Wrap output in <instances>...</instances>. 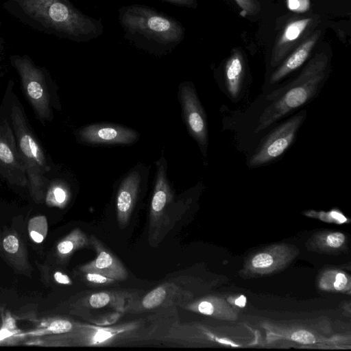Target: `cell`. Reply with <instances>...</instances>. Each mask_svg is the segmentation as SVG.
Listing matches in <instances>:
<instances>
[{
	"label": "cell",
	"mask_w": 351,
	"mask_h": 351,
	"mask_svg": "<svg viewBox=\"0 0 351 351\" xmlns=\"http://www.w3.org/2000/svg\"><path fill=\"white\" fill-rule=\"evenodd\" d=\"M273 262V258L269 254L261 253L254 256L252 264L256 268H265L270 266Z\"/></svg>",
	"instance_id": "obj_28"
},
{
	"label": "cell",
	"mask_w": 351,
	"mask_h": 351,
	"mask_svg": "<svg viewBox=\"0 0 351 351\" xmlns=\"http://www.w3.org/2000/svg\"><path fill=\"white\" fill-rule=\"evenodd\" d=\"M288 8L295 12H306L310 8V0H287Z\"/></svg>",
	"instance_id": "obj_27"
},
{
	"label": "cell",
	"mask_w": 351,
	"mask_h": 351,
	"mask_svg": "<svg viewBox=\"0 0 351 351\" xmlns=\"http://www.w3.org/2000/svg\"><path fill=\"white\" fill-rule=\"evenodd\" d=\"M345 241V236L341 232L330 234L326 239L327 244L332 247H340Z\"/></svg>",
	"instance_id": "obj_29"
},
{
	"label": "cell",
	"mask_w": 351,
	"mask_h": 351,
	"mask_svg": "<svg viewBox=\"0 0 351 351\" xmlns=\"http://www.w3.org/2000/svg\"><path fill=\"white\" fill-rule=\"evenodd\" d=\"M245 15H254L260 10L258 0H234Z\"/></svg>",
	"instance_id": "obj_25"
},
{
	"label": "cell",
	"mask_w": 351,
	"mask_h": 351,
	"mask_svg": "<svg viewBox=\"0 0 351 351\" xmlns=\"http://www.w3.org/2000/svg\"><path fill=\"white\" fill-rule=\"evenodd\" d=\"M87 234L80 228L73 229L56 245V254L61 261L68 259L76 250L90 245Z\"/></svg>",
	"instance_id": "obj_20"
},
{
	"label": "cell",
	"mask_w": 351,
	"mask_h": 351,
	"mask_svg": "<svg viewBox=\"0 0 351 351\" xmlns=\"http://www.w3.org/2000/svg\"><path fill=\"white\" fill-rule=\"evenodd\" d=\"M0 174L12 184L27 185L26 171L14 133L6 119L0 123Z\"/></svg>",
	"instance_id": "obj_9"
},
{
	"label": "cell",
	"mask_w": 351,
	"mask_h": 351,
	"mask_svg": "<svg viewBox=\"0 0 351 351\" xmlns=\"http://www.w3.org/2000/svg\"><path fill=\"white\" fill-rule=\"evenodd\" d=\"M162 156L156 162V173L149 218V243L157 245L171 222L169 212L173 203V193L167 178V164Z\"/></svg>",
	"instance_id": "obj_6"
},
{
	"label": "cell",
	"mask_w": 351,
	"mask_h": 351,
	"mask_svg": "<svg viewBox=\"0 0 351 351\" xmlns=\"http://www.w3.org/2000/svg\"><path fill=\"white\" fill-rule=\"evenodd\" d=\"M167 1L169 3L180 5V6H186L190 8H195L196 7V0H163Z\"/></svg>",
	"instance_id": "obj_32"
},
{
	"label": "cell",
	"mask_w": 351,
	"mask_h": 351,
	"mask_svg": "<svg viewBox=\"0 0 351 351\" xmlns=\"http://www.w3.org/2000/svg\"><path fill=\"white\" fill-rule=\"evenodd\" d=\"M12 130L27 178V186L32 199L40 203L44 199V189L49 171L43 150L34 134L21 108L13 104L10 110Z\"/></svg>",
	"instance_id": "obj_5"
},
{
	"label": "cell",
	"mask_w": 351,
	"mask_h": 351,
	"mask_svg": "<svg viewBox=\"0 0 351 351\" xmlns=\"http://www.w3.org/2000/svg\"><path fill=\"white\" fill-rule=\"evenodd\" d=\"M145 178L143 169L136 167L121 181L116 198L117 219L121 229L125 228L130 221Z\"/></svg>",
	"instance_id": "obj_13"
},
{
	"label": "cell",
	"mask_w": 351,
	"mask_h": 351,
	"mask_svg": "<svg viewBox=\"0 0 351 351\" xmlns=\"http://www.w3.org/2000/svg\"><path fill=\"white\" fill-rule=\"evenodd\" d=\"M68 198L67 191L60 184H54L47 192L46 202L48 205L62 208L66 204Z\"/></svg>",
	"instance_id": "obj_23"
},
{
	"label": "cell",
	"mask_w": 351,
	"mask_h": 351,
	"mask_svg": "<svg viewBox=\"0 0 351 351\" xmlns=\"http://www.w3.org/2000/svg\"><path fill=\"white\" fill-rule=\"evenodd\" d=\"M347 282L346 276L342 273H339L336 276L334 287L336 290L341 291L346 287Z\"/></svg>",
	"instance_id": "obj_30"
},
{
	"label": "cell",
	"mask_w": 351,
	"mask_h": 351,
	"mask_svg": "<svg viewBox=\"0 0 351 351\" xmlns=\"http://www.w3.org/2000/svg\"><path fill=\"white\" fill-rule=\"evenodd\" d=\"M311 20V18L303 19L287 24L273 49L271 59V64L273 66H276L293 48Z\"/></svg>",
	"instance_id": "obj_16"
},
{
	"label": "cell",
	"mask_w": 351,
	"mask_h": 351,
	"mask_svg": "<svg viewBox=\"0 0 351 351\" xmlns=\"http://www.w3.org/2000/svg\"><path fill=\"white\" fill-rule=\"evenodd\" d=\"M180 98L189 131L205 154L208 145L206 119L193 84L187 82L180 86Z\"/></svg>",
	"instance_id": "obj_10"
},
{
	"label": "cell",
	"mask_w": 351,
	"mask_h": 351,
	"mask_svg": "<svg viewBox=\"0 0 351 351\" xmlns=\"http://www.w3.org/2000/svg\"><path fill=\"white\" fill-rule=\"evenodd\" d=\"M188 293L176 282L169 281L139 297L128 308V313H139L159 308L180 306L186 302Z\"/></svg>",
	"instance_id": "obj_12"
},
{
	"label": "cell",
	"mask_w": 351,
	"mask_h": 351,
	"mask_svg": "<svg viewBox=\"0 0 351 351\" xmlns=\"http://www.w3.org/2000/svg\"><path fill=\"white\" fill-rule=\"evenodd\" d=\"M4 307L2 304H0V311H2L3 310Z\"/></svg>",
	"instance_id": "obj_34"
},
{
	"label": "cell",
	"mask_w": 351,
	"mask_h": 351,
	"mask_svg": "<svg viewBox=\"0 0 351 351\" xmlns=\"http://www.w3.org/2000/svg\"><path fill=\"white\" fill-rule=\"evenodd\" d=\"M165 314L158 313L151 317L112 326H98L75 322L69 332L47 335L32 341V345L45 346H112L136 341L157 339L160 330L165 326Z\"/></svg>",
	"instance_id": "obj_1"
},
{
	"label": "cell",
	"mask_w": 351,
	"mask_h": 351,
	"mask_svg": "<svg viewBox=\"0 0 351 351\" xmlns=\"http://www.w3.org/2000/svg\"><path fill=\"white\" fill-rule=\"evenodd\" d=\"M245 303H246V298L244 295H241L239 298H238L235 300V304L239 306L243 307V306H245Z\"/></svg>",
	"instance_id": "obj_33"
},
{
	"label": "cell",
	"mask_w": 351,
	"mask_h": 351,
	"mask_svg": "<svg viewBox=\"0 0 351 351\" xmlns=\"http://www.w3.org/2000/svg\"><path fill=\"white\" fill-rule=\"evenodd\" d=\"M53 277L55 280L59 284L71 285L72 283L70 278L66 274L62 272L56 271V273H54Z\"/></svg>",
	"instance_id": "obj_31"
},
{
	"label": "cell",
	"mask_w": 351,
	"mask_h": 351,
	"mask_svg": "<svg viewBox=\"0 0 351 351\" xmlns=\"http://www.w3.org/2000/svg\"><path fill=\"white\" fill-rule=\"evenodd\" d=\"M15 1L32 18L73 40L88 41L103 32L101 20L84 15L68 0Z\"/></svg>",
	"instance_id": "obj_3"
},
{
	"label": "cell",
	"mask_w": 351,
	"mask_h": 351,
	"mask_svg": "<svg viewBox=\"0 0 351 351\" xmlns=\"http://www.w3.org/2000/svg\"><path fill=\"white\" fill-rule=\"evenodd\" d=\"M28 230L31 239L36 243H41L47 232V223L45 216L32 218L29 223Z\"/></svg>",
	"instance_id": "obj_22"
},
{
	"label": "cell",
	"mask_w": 351,
	"mask_h": 351,
	"mask_svg": "<svg viewBox=\"0 0 351 351\" xmlns=\"http://www.w3.org/2000/svg\"><path fill=\"white\" fill-rule=\"evenodd\" d=\"M13 64L17 70L25 95L37 117L42 121L53 118L51 100L45 76L29 58L16 57Z\"/></svg>",
	"instance_id": "obj_7"
},
{
	"label": "cell",
	"mask_w": 351,
	"mask_h": 351,
	"mask_svg": "<svg viewBox=\"0 0 351 351\" xmlns=\"http://www.w3.org/2000/svg\"><path fill=\"white\" fill-rule=\"evenodd\" d=\"M328 64L326 53H317L287 86L267 97L274 101L261 114L255 133L266 129L289 112L308 101L324 81Z\"/></svg>",
	"instance_id": "obj_4"
},
{
	"label": "cell",
	"mask_w": 351,
	"mask_h": 351,
	"mask_svg": "<svg viewBox=\"0 0 351 351\" xmlns=\"http://www.w3.org/2000/svg\"><path fill=\"white\" fill-rule=\"evenodd\" d=\"M225 80L229 95L237 97L241 90L243 75L244 61L243 56L238 50L234 51L225 66Z\"/></svg>",
	"instance_id": "obj_19"
},
{
	"label": "cell",
	"mask_w": 351,
	"mask_h": 351,
	"mask_svg": "<svg viewBox=\"0 0 351 351\" xmlns=\"http://www.w3.org/2000/svg\"><path fill=\"white\" fill-rule=\"evenodd\" d=\"M137 291L113 289L86 293L73 304V308L83 314L90 310L110 308L118 313H126L139 298Z\"/></svg>",
	"instance_id": "obj_11"
},
{
	"label": "cell",
	"mask_w": 351,
	"mask_h": 351,
	"mask_svg": "<svg viewBox=\"0 0 351 351\" xmlns=\"http://www.w3.org/2000/svg\"><path fill=\"white\" fill-rule=\"evenodd\" d=\"M0 252L17 269L27 270L30 268L24 243L16 232H6L0 238Z\"/></svg>",
	"instance_id": "obj_18"
},
{
	"label": "cell",
	"mask_w": 351,
	"mask_h": 351,
	"mask_svg": "<svg viewBox=\"0 0 351 351\" xmlns=\"http://www.w3.org/2000/svg\"><path fill=\"white\" fill-rule=\"evenodd\" d=\"M90 244L96 252L95 258L79 267V271H95L117 281L127 279L128 273L122 263L94 235L89 238Z\"/></svg>",
	"instance_id": "obj_15"
},
{
	"label": "cell",
	"mask_w": 351,
	"mask_h": 351,
	"mask_svg": "<svg viewBox=\"0 0 351 351\" xmlns=\"http://www.w3.org/2000/svg\"><path fill=\"white\" fill-rule=\"evenodd\" d=\"M82 273L85 281L93 286H106L118 282L113 278L95 271H82Z\"/></svg>",
	"instance_id": "obj_24"
},
{
	"label": "cell",
	"mask_w": 351,
	"mask_h": 351,
	"mask_svg": "<svg viewBox=\"0 0 351 351\" xmlns=\"http://www.w3.org/2000/svg\"><path fill=\"white\" fill-rule=\"evenodd\" d=\"M321 34L320 30L315 31L285 60L270 77V84L281 80L289 73L299 68L308 58Z\"/></svg>",
	"instance_id": "obj_17"
},
{
	"label": "cell",
	"mask_w": 351,
	"mask_h": 351,
	"mask_svg": "<svg viewBox=\"0 0 351 351\" xmlns=\"http://www.w3.org/2000/svg\"><path fill=\"white\" fill-rule=\"evenodd\" d=\"M77 136L80 141L88 144H131L137 140L138 134L126 127L97 123L80 128Z\"/></svg>",
	"instance_id": "obj_14"
},
{
	"label": "cell",
	"mask_w": 351,
	"mask_h": 351,
	"mask_svg": "<svg viewBox=\"0 0 351 351\" xmlns=\"http://www.w3.org/2000/svg\"><path fill=\"white\" fill-rule=\"evenodd\" d=\"M306 114L303 110L274 130L251 156L250 166L258 167L281 156L294 141Z\"/></svg>",
	"instance_id": "obj_8"
},
{
	"label": "cell",
	"mask_w": 351,
	"mask_h": 351,
	"mask_svg": "<svg viewBox=\"0 0 351 351\" xmlns=\"http://www.w3.org/2000/svg\"><path fill=\"white\" fill-rule=\"evenodd\" d=\"M119 20L125 38L152 54L170 53L184 36V28L179 22L146 5L121 7Z\"/></svg>",
	"instance_id": "obj_2"
},
{
	"label": "cell",
	"mask_w": 351,
	"mask_h": 351,
	"mask_svg": "<svg viewBox=\"0 0 351 351\" xmlns=\"http://www.w3.org/2000/svg\"><path fill=\"white\" fill-rule=\"evenodd\" d=\"M291 338L292 340L304 343L311 344L315 342V337L312 333L307 330H300L293 332Z\"/></svg>",
	"instance_id": "obj_26"
},
{
	"label": "cell",
	"mask_w": 351,
	"mask_h": 351,
	"mask_svg": "<svg viewBox=\"0 0 351 351\" xmlns=\"http://www.w3.org/2000/svg\"><path fill=\"white\" fill-rule=\"evenodd\" d=\"M75 326V322L62 317H53L44 319L37 324L27 335L43 337L52 335L64 334L71 332Z\"/></svg>",
	"instance_id": "obj_21"
}]
</instances>
